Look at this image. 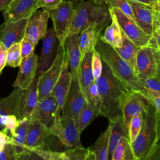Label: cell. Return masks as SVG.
<instances>
[{
	"mask_svg": "<svg viewBox=\"0 0 160 160\" xmlns=\"http://www.w3.org/2000/svg\"><path fill=\"white\" fill-rule=\"evenodd\" d=\"M17 160H45L42 156L31 149L25 148L23 151L17 155Z\"/></svg>",
	"mask_w": 160,
	"mask_h": 160,
	"instance_id": "cell-43",
	"label": "cell"
},
{
	"mask_svg": "<svg viewBox=\"0 0 160 160\" xmlns=\"http://www.w3.org/2000/svg\"><path fill=\"white\" fill-rule=\"evenodd\" d=\"M109 122L110 133L108 141V160H111L112 152L121 138L122 137H127L129 138V136L128 132L124 124L122 114H119L116 117L109 119Z\"/></svg>",
	"mask_w": 160,
	"mask_h": 160,
	"instance_id": "cell-24",
	"label": "cell"
},
{
	"mask_svg": "<svg viewBox=\"0 0 160 160\" xmlns=\"http://www.w3.org/2000/svg\"><path fill=\"white\" fill-rule=\"evenodd\" d=\"M21 60V42L15 43L8 49L6 66L12 68L19 67Z\"/></svg>",
	"mask_w": 160,
	"mask_h": 160,
	"instance_id": "cell-35",
	"label": "cell"
},
{
	"mask_svg": "<svg viewBox=\"0 0 160 160\" xmlns=\"http://www.w3.org/2000/svg\"><path fill=\"white\" fill-rule=\"evenodd\" d=\"M140 82L143 88H148L160 93V80L157 78H149Z\"/></svg>",
	"mask_w": 160,
	"mask_h": 160,
	"instance_id": "cell-44",
	"label": "cell"
},
{
	"mask_svg": "<svg viewBox=\"0 0 160 160\" xmlns=\"http://www.w3.org/2000/svg\"><path fill=\"white\" fill-rule=\"evenodd\" d=\"M45 160H70L66 151L58 152L47 149H31Z\"/></svg>",
	"mask_w": 160,
	"mask_h": 160,
	"instance_id": "cell-37",
	"label": "cell"
},
{
	"mask_svg": "<svg viewBox=\"0 0 160 160\" xmlns=\"http://www.w3.org/2000/svg\"><path fill=\"white\" fill-rule=\"evenodd\" d=\"M0 160H17V154L12 140L0 148Z\"/></svg>",
	"mask_w": 160,
	"mask_h": 160,
	"instance_id": "cell-40",
	"label": "cell"
},
{
	"mask_svg": "<svg viewBox=\"0 0 160 160\" xmlns=\"http://www.w3.org/2000/svg\"><path fill=\"white\" fill-rule=\"evenodd\" d=\"M38 65V56L36 54L22 59L13 87L22 90L27 89L35 78Z\"/></svg>",
	"mask_w": 160,
	"mask_h": 160,
	"instance_id": "cell-21",
	"label": "cell"
},
{
	"mask_svg": "<svg viewBox=\"0 0 160 160\" xmlns=\"http://www.w3.org/2000/svg\"><path fill=\"white\" fill-rule=\"evenodd\" d=\"M53 22V28L61 45L64 46L72 21L76 16L73 4L62 1L55 9L48 11Z\"/></svg>",
	"mask_w": 160,
	"mask_h": 160,
	"instance_id": "cell-5",
	"label": "cell"
},
{
	"mask_svg": "<svg viewBox=\"0 0 160 160\" xmlns=\"http://www.w3.org/2000/svg\"><path fill=\"white\" fill-rule=\"evenodd\" d=\"M50 129L39 122L29 119L25 140V148L29 149H46L51 142Z\"/></svg>",
	"mask_w": 160,
	"mask_h": 160,
	"instance_id": "cell-13",
	"label": "cell"
},
{
	"mask_svg": "<svg viewBox=\"0 0 160 160\" xmlns=\"http://www.w3.org/2000/svg\"><path fill=\"white\" fill-rule=\"evenodd\" d=\"M28 19L5 21L0 26V42L7 49L15 43L21 42L24 37Z\"/></svg>",
	"mask_w": 160,
	"mask_h": 160,
	"instance_id": "cell-15",
	"label": "cell"
},
{
	"mask_svg": "<svg viewBox=\"0 0 160 160\" xmlns=\"http://www.w3.org/2000/svg\"><path fill=\"white\" fill-rule=\"evenodd\" d=\"M40 74H36L35 78L29 86L23 90L19 107V120L30 119L35 110L38 100V81Z\"/></svg>",
	"mask_w": 160,
	"mask_h": 160,
	"instance_id": "cell-19",
	"label": "cell"
},
{
	"mask_svg": "<svg viewBox=\"0 0 160 160\" xmlns=\"http://www.w3.org/2000/svg\"><path fill=\"white\" fill-rule=\"evenodd\" d=\"M95 49L101 60L108 64L117 78L134 91H141L143 89L131 66L118 54L114 48L99 39Z\"/></svg>",
	"mask_w": 160,
	"mask_h": 160,
	"instance_id": "cell-3",
	"label": "cell"
},
{
	"mask_svg": "<svg viewBox=\"0 0 160 160\" xmlns=\"http://www.w3.org/2000/svg\"><path fill=\"white\" fill-rule=\"evenodd\" d=\"M102 64L101 74L94 81L101 99V115L111 119L121 114L122 105L133 90L117 78L103 61Z\"/></svg>",
	"mask_w": 160,
	"mask_h": 160,
	"instance_id": "cell-1",
	"label": "cell"
},
{
	"mask_svg": "<svg viewBox=\"0 0 160 160\" xmlns=\"http://www.w3.org/2000/svg\"><path fill=\"white\" fill-rule=\"evenodd\" d=\"M141 92L155 108L158 116V124L160 126V93L148 88H143Z\"/></svg>",
	"mask_w": 160,
	"mask_h": 160,
	"instance_id": "cell-38",
	"label": "cell"
},
{
	"mask_svg": "<svg viewBox=\"0 0 160 160\" xmlns=\"http://www.w3.org/2000/svg\"><path fill=\"white\" fill-rule=\"evenodd\" d=\"M110 133V126L101 133L96 140L92 150L94 152L96 160H108V141Z\"/></svg>",
	"mask_w": 160,
	"mask_h": 160,
	"instance_id": "cell-31",
	"label": "cell"
},
{
	"mask_svg": "<svg viewBox=\"0 0 160 160\" xmlns=\"http://www.w3.org/2000/svg\"><path fill=\"white\" fill-rule=\"evenodd\" d=\"M127 1L131 8L135 22L145 33L151 36L153 32L154 9L133 0Z\"/></svg>",
	"mask_w": 160,
	"mask_h": 160,
	"instance_id": "cell-20",
	"label": "cell"
},
{
	"mask_svg": "<svg viewBox=\"0 0 160 160\" xmlns=\"http://www.w3.org/2000/svg\"><path fill=\"white\" fill-rule=\"evenodd\" d=\"M66 54L64 46L59 44L57 55L51 66L39 78L38 81V100L44 99L52 92L60 76L62 62Z\"/></svg>",
	"mask_w": 160,
	"mask_h": 160,
	"instance_id": "cell-6",
	"label": "cell"
},
{
	"mask_svg": "<svg viewBox=\"0 0 160 160\" xmlns=\"http://www.w3.org/2000/svg\"><path fill=\"white\" fill-rule=\"evenodd\" d=\"M160 139V126L158 124V141Z\"/></svg>",
	"mask_w": 160,
	"mask_h": 160,
	"instance_id": "cell-57",
	"label": "cell"
},
{
	"mask_svg": "<svg viewBox=\"0 0 160 160\" xmlns=\"http://www.w3.org/2000/svg\"><path fill=\"white\" fill-rule=\"evenodd\" d=\"M57 108L56 100L51 93L38 102L29 119L37 121L50 129L56 119Z\"/></svg>",
	"mask_w": 160,
	"mask_h": 160,
	"instance_id": "cell-17",
	"label": "cell"
},
{
	"mask_svg": "<svg viewBox=\"0 0 160 160\" xmlns=\"http://www.w3.org/2000/svg\"><path fill=\"white\" fill-rule=\"evenodd\" d=\"M143 115L141 131L131 144L136 160H145L158 141V116L150 104Z\"/></svg>",
	"mask_w": 160,
	"mask_h": 160,
	"instance_id": "cell-4",
	"label": "cell"
},
{
	"mask_svg": "<svg viewBox=\"0 0 160 160\" xmlns=\"http://www.w3.org/2000/svg\"><path fill=\"white\" fill-rule=\"evenodd\" d=\"M155 6L154 9L157 11H160V0H154Z\"/></svg>",
	"mask_w": 160,
	"mask_h": 160,
	"instance_id": "cell-55",
	"label": "cell"
},
{
	"mask_svg": "<svg viewBox=\"0 0 160 160\" xmlns=\"http://www.w3.org/2000/svg\"><path fill=\"white\" fill-rule=\"evenodd\" d=\"M91 66H92L93 77L95 81L101 76L102 72V69L101 58L99 53L95 49L92 51Z\"/></svg>",
	"mask_w": 160,
	"mask_h": 160,
	"instance_id": "cell-41",
	"label": "cell"
},
{
	"mask_svg": "<svg viewBox=\"0 0 160 160\" xmlns=\"http://www.w3.org/2000/svg\"><path fill=\"white\" fill-rule=\"evenodd\" d=\"M59 44L54 28L47 29L46 34L43 38L41 55L38 58L37 74L41 75L51 66L57 55Z\"/></svg>",
	"mask_w": 160,
	"mask_h": 160,
	"instance_id": "cell-10",
	"label": "cell"
},
{
	"mask_svg": "<svg viewBox=\"0 0 160 160\" xmlns=\"http://www.w3.org/2000/svg\"><path fill=\"white\" fill-rule=\"evenodd\" d=\"M111 18L110 25L105 29L103 35L99 39L116 49L120 48L122 45V32L114 16L111 14Z\"/></svg>",
	"mask_w": 160,
	"mask_h": 160,
	"instance_id": "cell-28",
	"label": "cell"
},
{
	"mask_svg": "<svg viewBox=\"0 0 160 160\" xmlns=\"http://www.w3.org/2000/svg\"><path fill=\"white\" fill-rule=\"evenodd\" d=\"M36 46V45L32 41L27 38L24 37V38L21 41V59L33 55L34 54Z\"/></svg>",
	"mask_w": 160,
	"mask_h": 160,
	"instance_id": "cell-42",
	"label": "cell"
},
{
	"mask_svg": "<svg viewBox=\"0 0 160 160\" xmlns=\"http://www.w3.org/2000/svg\"><path fill=\"white\" fill-rule=\"evenodd\" d=\"M109 11L114 16L121 31L130 41L139 48L148 46L151 36L145 33L133 19L118 8H113Z\"/></svg>",
	"mask_w": 160,
	"mask_h": 160,
	"instance_id": "cell-7",
	"label": "cell"
},
{
	"mask_svg": "<svg viewBox=\"0 0 160 160\" xmlns=\"http://www.w3.org/2000/svg\"><path fill=\"white\" fill-rule=\"evenodd\" d=\"M29 121V119H23L19 120V124L15 131L14 136L12 139V142L14 145L17 155L20 154L25 148V140Z\"/></svg>",
	"mask_w": 160,
	"mask_h": 160,
	"instance_id": "cell-32",
	"label": "cell"
},
{
	"mask_svg": "<svg viewBox=\"0 0 160 160\" xmlns=\"http://www.w3.org/2000/svg\"><path fill=\"white\" fill-rule=\"evenodd\" d=\"M49 18L50 15L48 11H36L28 19L24 37L37 45L39 40L43 38L46 34Z\"/></svg>",
	"mask_w": 160,
	"mask_h": 160,
	"instance_id": "cell-16",
	"label": "cell"
},
{
	"mask_svg": "<svg viewBox=\"0 0 160 160\" xmlns=\"http://www.w3.org/2000/svg\"><path fill=\"white\" fill-rule=\"evenodd\" d=\"M70 160H96L94 152L92 149L80 147L69 149L66 151Z\"/></svg>",
	"mask_w": 160,
	"mask_h": 160,
	"instance_id": "cell-34",
	"label": "cell"
},
{
	"mask_svg": "<svg viewBox=\"0 0 160 160\" xmlns=\"http://www.w3.org/2000/svg\"><path fill=\"white\" fill-rule=\"evenodd\" d=\"M147 46L160 51V27H153V32Z\"/></svg>",
	"mask_w": 160,
	"mask_h": 160,
	"instance_id": "cell-45",
	"label": "cell"
},
{
	"mask_svg": "<svg viewBox=\"0 0 160 160\" xmlns=\"http://www.w3.org/2000/svg\"><path fill=\"white\" fill-rule=\"evenodd\" d=\"M86 102V98L82 91L78 76L71 77L69 91L62 108L60 118L74 120Z\"/></svg>",
	"mask_w": 160,
	"mask_h": 160,
	"instance_id": "cell-8",
	"label": "cell"
},
{
	"mask_svg": "<svg viewBox=\"0 0 160 160\" xmlns=\"http://www.w3.org/2000/svg\"><path fill=\"white\" fill-rule=\"evenodd\" d=\"M23 90L14 88L12 92L6 98L0 100V128H1L7 117L15 116L19 119V107Z\"/></svg>",
	"mask_w": 160,
	"mask_h": 160,
	"instance_id": "cell-23",
	"label": "cell"
},
{
	"mask_svg": "<svg viewBox=\"0 0 160 160\" xmlns=\"http://www.w3.org/2000/svg\"><path fill=\"white\" fill-rule=\"evenodd\" d=\"M111 160H136L131 144L127 137H122L114 150Z\"/></svg>",
	"mask_w": 160,
	"mask_h": 160,
	"instance_id": "cell-30",
	"label": "cell"
},
{
	"mask_svg": "<svg viewBox=\"0 0 160 160\" xmlns=\"http://www.w3.org/2000/svg\"><path fill=\"white\" fill-rule=\"evenodd\" d=\"M100 114L91 108L86 102L77 118L74 119L76 129L80 134Z\"/></svg>",
	"mask_w": 160,
	"mask_h": 160,
	"instance_id": "cell-29",
	"label": "cell"
},
{
	"mask_svg": "<svg viewBox=\"0 0 160 160\" xmlns=\"http://www.w3.org/2000/svg\"><path fill=\"white\" fill-rule=\"evenodd\" d=\"M92 51H93L87 52L81 59L78 71V79L84 94H85L86 88L94 81L91 66Z\"/></svg>",
	"mask_w": 160,
	"mask_h": 160,
	"instance_id": "cell-26",
	"label": "cell"
},
{
	"mask_svg": "<svg viewBox=\"0 0 160 160\" xmlns=\"http://www.w3.org/2000/svg\"><path fill=\"white\" fill-rule=\"evenodd\" d=\"M50 131L63 146L69 149L82 146L80 141L81 134L76 128L74 119L61 118L57 119L51 127Z\"/></svg>",
	"mask_w": 160,
	"mask_h": 160,
	"instance_id": "cell-9",
	"label": "cell"
},
{
	"mask_svg": "<svg viewBox=\"0 0 160 160\" xmlns=\"http://www.w3.org/2000/svg\"><path fill=\"white\" fill-rule=\"evenodd\" d=\"M149 106V101L141 91L133 90L129 94L122 105L121 111L124 124L128 132L132 118L136 114L146 112Z\"/></svg>",
	"mask_w": 160,
	"mask_h": 160,
	"instance_id": "cell-11",
	"label": "cell"
},
{
	"mask_svg": "<svg viewBox=\"0 0 160 160\" xmlns=\"http://www.w3.org/2000/svg\"><path fill=\"white\" fill-rule=\"evenodd\" d=\"M145 160H160V139Z\"/></svg>",
	"mask_w": 160,
	"mask_h": 160,
	"instance_id": "cell-47",
	"label": "cell"
},
{
	"mask_svg": "<svg viewBox=\"0 0 160 160\" xmlns=\"http://www.w3.org/2000/svg\"><path fill=\"white\" fill-rule=\"evenodd\" d=\"M139 49V48L137 47L122 32V45L120 48L115 49L118 54L131 66L134 72L136 70V54Z\"/></svg>",
	"mask_w": 160,
	"mask_h": 160,
	"instance_id": "cell-27",
	"label": "cell"
},
{
	"mask_svg": "<svg viewBox=\"0 0 160 160\" xmlns=\"http://www.w3.org/2000/svg\"><path fill=\"white\" fill-rule=\"evenodd\" d=\"M154 55L156 62V78L160 80V51L154 50Z\"/></svg>",
	"mask_w": 160,
	"mask_h": 160,
	"instance_id": "cell-49",
	"label": "cell"
},
{
	"mask_svg": "<svg viewBox=\"0 0 160 160\" xmlns=\"http://www.w3.org/2000/svg\"><path fill=\"white\" fill-rule=\"evenodd\" d=\"M79 36V33L68 35L64 41V48L68 57L69 70L71 77L77 76L81 61Z\"/></svg>",
	"mask_w": 160,
	"mask_h": 160,
	"instance_id": "cell-22",
	"label": "cell"
},
{
	"mask_svg": "<svg viewBox=\"0 0 160 160\" xmlns=\"http://www.w3.org/2000/svg\"><path fill=\"white\" fill-rule=\"evenodd\" d=\"M71 80V76L69 70L68 57L66 53L60 76L51 92L56 100L58 106L56 119H59L61 117L62 108L69 91Z\"/></svg>",
	"mask_w": 160,
	"mask_h": 160,
	"instance_id": "cell-18",
	"label": "cell"
},
{
	"mask_svg": "<svg viewBox=\"0 0 160 160\" xmlns=\"http://www.w3.org/2000/svg\"><path fill=\"white\" fill-rule=\"evenodd\" d=\"M154 49L148 46L140 48L136 58L135 74L141 82L147 78L156 77Z\"/></svg>",
	"mask_w": 160,
	"mask_h": 160,
	"instance_id": "cell-14",
	"label": "cell"
},
{
	"mask_svg": "<svg viewBox=\"0 0 160 160\" xmlns=\"http://www.w3.org/2000/svg\"><path fill=\"white\" fill-rule=\"evenodd\" d=\"M39 8L41 0H13L2 11L5 21H17L28 19Z\"/></svg>",
	"mask_w": 160,
	"mask_h": 160,
	"instance_id": "cell-12",
	"label": "cell"
},
{
	"mask_svg": "<svg viewBox=\"0 0 160 160\" xmlns=\"http://www.w3.org/2000/svg\"><path fill=\"white\" fill-rule=\"evenodd\" d=\"M13 0H0V11H3Z\"/></svg>",
	"mask_w": 160,
	"mask_h": 160,
	"instance_id": "cell-53",
	"label": "cell"
},
{
	"mask_svg": "<svg viewBox=\"0 0 160 160\" xmlns=\"http://www.w3.org/2000/svg\"><path fill=\"white\" fill-rule=\"evenodd\" d=\"M92 1L99 6H106L108 5V0H92Z\"/></svg>",
	"mask_w": 160,
	"mask_h": 160,
	"instance_id": "cell-54",
	"label": "cell"
},
{
	"mask_svg": "<svg viewBox=\"0 0 160 160\" xmlns=\"http://www.w3.org/2000/svg\"><path fill=\"white\" fill-rule=\"evenodd\" d=\"M142 121L143 115L141 113L135 115L131 119L128 128V136L131 144L134 142L139 133L142 127Z\"/></svg>",
	"mask_w": 160,
	"mask_h": 160,
	"instance_id": "cell-36",
	"label": "cell"
},
{
	"mask_svg": "<svg viewBox=\"0 0 160 160\" xmlns=\"http://www.w3.org/2000/svg\"><path fill=\"white\" fill-rule=\"evenodd\" d=\"M134 1H137L144 4H146L148 6H151L154 9V6H155V1L154 0H133Z\"/></svg>",
	"mask_w": 160,
	"mask_h": 160,
	"instance_id": "cell-52",
	"label": "cell"
},
{
	"mask_svg": "<svg viewBox=\"0 0 160 160\" xmlns=\"http://www.w3.org/2000/svg\"><path fill=\"white\" fill-rule=\"evenodd\" d=\"M62 0H41V8L48 11L55 9Z\"/></svg>",
	"mask_w": 160,
	"mask_h": 160,
	"instance_id": "cell-46",
	"label": "cell"
},
{
	"mask_svg": "<svg viewBox=\"0 0 160 160\" xmlns=\"http://www.w3.org/2000/svg\"><path fill=\"white\" fill-rule=\"evenodd\" d=\"M8 49L0 42V74L6 66V55Z\"/></svg>",
	"mask_w": 160,
	"mask_h": 160,
	"instance_id": "cell-48",
	"label": "cell"
},
{
	"mask_svg": "<svg viewBox=\"0 0 160 160\" xmlns=\"http://www.w3.org/2000/svg\"><path fill=\"white\" fill-rule=\"evenodd\" d=\"M102 35V32L93 26L89 27L79 33V46L81 59L87 52L95 49V46Z\"/></svg>",
	"mask_w": 160,
	"mask_h": 160,
	"instance_id": "cell-25",
	"label": "cell"
},
{
	"mask_svg": "<svg viewBox=\"0 0 160 160\" xmlns=\"http://www.w3.org/2000/svg\"><path fill=\"white\" fill-rule=\"evenodd\" d=\"M84 96L88 104L101 115V99L95 81L86 88Z\"/></svg>",
	"mask_w": 160,
	"mask_h": 160,
	"instance_id": "cell-33",
	"label": "cell"
},
{
	"mask_svg": "<svg viewBox=\"0 0 160 160\" xmlns=\"http://www.w3.org/2000/svg\"><path fill=\"white\" fill-rule=\"evenodd\" d=\"M108 7L109 10L113 8H118L127 16L134 20L131 8L127 0H108Z\"/></svg>",
	"mask_w": 160,
	"mask_h": 160,
	"instance_id": "cell-39",
	"label": "cell"
},
{
	"mask_svg": "<svg viewBox=\"0 0 160 160\" xmlns=\"http://www.w3.org/2000/svg\"><path fill=\"white\" fill-rule=\"evenodd\" d=\"M158 12H159V13H160V11H158Z\"/></svg>",
	"mask_w": 160,
	"mask_h": 160,
	"instance_id": "cell-58",
	"label": "cell"
},
{
	"mask_svg": "<svg viewBox=\"0 0 160 160\" xmlns=\"http://www.w3.org/2000/svg\"><path fill=\"white\" fill-rule=\"evenodd\" d=\"M153 14V27H160V13L158 11L154 9Z\"/></svg>",
	"mask_w": 160,
	"mask_h": 160,
	"instance_id": "cell-50",
	"label": "cell"
},
{
	"mask_svg": "<svg viewBox=\"0 0 160 160\" xmlns=\"http://www.w3.org/2000/svg\"><path fill=\"white\" fill-rule=\"evenodd\" d=\"M12 139L6 136L2 131H0V148L6 142L11 141Z\"/></svg>",
	"mask_w": 160,
	"mask_h": 160,
	"instance_id": "cell-51",
	"label": "cell"
},
{
	"mask_svg": "<svg viewBox=\"0 0 160 160\" xmlns=\"http://www.w3.org/2000/svg\"><path fill=\"white\" fill-rule=\"evenodd\" d=\"M96 5L92 0H80L73 4L76 16L68 35L79 34L91 26L95 27L101 32L105 30L112 20L110 11L106 6Z\"/></svg>",
	"mask_w": 160,
	"mask_h": 160,
	"instance_id": "cell-2",
	"label": "cell"
},
{
	"mask_svg": "<svg viewBox=\"0 0 160 160\" xmlns=\"http://www.w3.org/2000/svg\"><path fill=\"white\" fill-rule=\"evenodd\" d=\"M62 1H68V2H72L73 4H75L76 2L80 1V0H62Z\"/></svg>",
	"mask_w": 160,
	"mask_h": 160,
	"instance_id": "cell-56",
	"label": "cell"
}]
</instances>
